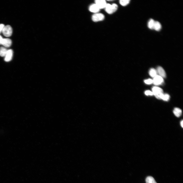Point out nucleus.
Returning a JSON list of instances; mask_svg holds the SVG:
<instances>
[{"label": "nucleus", "instance_id": "15", "mask_svg": "<svg viewBox=\"0 0 183 183\" xmlns=\"http://www.w3.org/2000/svg\"><path fill=\"white\" fill-rule=\"evenodd\" d=\"M155 21L152 19H150L148 23V27L151 29H153Z\"/></svg>", "mask_w": 183, "mask_h": 183}, {"label": "nucleus", "instance_id": "16", "mask_svg": "<svg viewBox=\"0 0 183 183\" xmlns=\"http://www.w3.org/2000/svg\"><path fill=\"white\" fill-rule=\"evenodd\" d=\"M146 183H157L154 179L151 176H149L146 179Z\"/></svg>", "mask_w": 183, "mask_h": 183}, {"label": "nucleus", "instance_id": "2", "mask_svg": "<svg viewBox=\"0 0 183 183\" xmlns=\"http://www.w3.org/2000/svg\"><path fill=\"white\" fill-rule=\"evenodd\" d=\"M105 8L106 11L108 13L111 14L114 13L117 10L118 6L116 4H113L112 5L107 4Z\"/></svg>", "mask_w": 183, "mask_h": 183}, {"label": "nucleus", "instance_id": "5", "mask_svg": "<svg viewBox=\"0 0 183 183\" xmlns=\"http://www.w3.org/2000/svg\"><path fill=\"white\" fill-rule=\"evenodd\" d=\"M153 80V83L156 85L161 84L164 81L163 78L161 76L158 75H157L155 77Z\"/></svg>", "mask_w": 183, "mask_h": 183}, {"label": "nucleus", "instance_id": "3", "mask_svg": "<svg viewBox=\"0 0 183 183\" xmlns=\"http://www.w3.org/2000/svg\"><path fill=\"white\" fill-rule=\"evenodd\" d=\"M2 32L5 36L9 37L11 35L13 30L10 26L7 25L4 27Z\"/></svg>", "mask_w": 183, "mask_h": 183}, {"label": "nucleus", "instance_id": "19", "mask_svg": "<svg viewBox=\"0 0 183 183\" xmlns=\"http://www.w3.org/2000/svg\"><path fill=\"white\" fill-rule=\"evenodd\" d=\"M144 82L146 84H150L153 83V80L151 79H149L144 80Z\"/></svg>", "mask_w": 183, "mask_h": 183}, {"label": "nucleus", "instance_id": "13", "mask_svg": "<svg viewBox=\"0 0 183 183\" xmlns=\"http://www.w3.org/2000/svg\"><path fill=\"white\" fill-rule=\"evenodd\" d=\"M161 25L160 22L157 21H155L153 29L156 31H159L161 28Z\"/></svg>", "mask_w": 183, "mask_h": 183}, {"label": "nucleus", "instance_id": "9", "mask_svg": "<svg viewBox=\"0 0 183 183\" xmlns=\"http://www.w3.org/2000/svg\"><path fill=\"white\" fill-rule=\"evenodd\" d=\"M12 44L11 40L9 39H3L1 44L6 47H10Z\"/></svg>", "mask_w": 183, "mask_h": 183}, {"label": "nucleus", "instance_id": "1", "mask_svg": "<svg viewBox=\"0 0 183 183\" xmlns=\"http://www.w3.org/2000/svg\"><path fill=\"white\" fill-rule=\"evenodd\" d=\"M152 92L156 98L158 99H161L164 94L163 91L161 88L156 87H153L152 88Z\"/></svg>", "mask_w": 183, "mask_h": 183}, {"label": "nucleus", "instance_id": "17", "mask_svg": "<svg viewBox=\"0 0 183 183\" xmlns=\"http://www.w3.org/2000/svg\"><path fill=\"white\" fill-rule=\"evenodd\" d=\"M130 1L129 0H121L120 3L122 6H125L129 4Z\"/></svg>", "mask_w": 183, "mask_h": 183}, {"label": "nucleus", "instance_id": "14", "mask_svg": "<svg viewBox=\"0 0 183 183\" xmlns=\"http://www.w3.org/2000/svg\"><path fill=\"white\" fill-rule=\"evenodd\" d=\"M149 73L150 75L152 77L154 78L157 75V72L156 70L153 68L151 69Z\"/></svg>", "mask_w": 183, "mask_h": 183}, {"label": "nucleus", "instance_id": "20", "mask_svg": "<svg viewBox=\"0 0 183 183\" xmlns=\"http://www.w3.org/2000/svg\"><path fill=\"white\" fill-rule=\"evenodd\" d=\"M145 94L146 95H153L152 92L149 90L146 91L145 92Z\"/></svg>", "mask_w": 183, "mask_h": 183}, {"label": "nucleus", "instance_id": "18", "mask_svg": "<svg viewBox=\"0 0 183 183\" xmlns=\"http://www.w3.org/2000/svg\"><path fill=\"white\" fill-rule=\"evenodd\" d=\"M170 98V96L169 94H164L162 97L161 99L164 101H168L169 100Z\"/></svg>", "mask_w": 183, "mask_h": 183}, {"label": "nucleus", "instance_id": "6", "mask_svg": "<svg viewBox=\"0 0 183 183\" xmlns=\"http://www.w3.org/2000/svg\"><path fill=\"white\" fill-rule=\"evenodd\" d=\"M95 3L100 9L105 8L107 4L105 0H96L95 1Z\"/></svg>", "mask_w": 183, "mask_h": 183}, {"label": "nucleus", "instance_id": "22", "mask_svg": "<svg viewBox=\"0 0 183 183\" xmlns=\"http://www.w3.org/2000/svg\"><path fill=\"white\" fill-rule=\"evenodd\" d=\"M3 39L2 36L0 35V44H1Z\"/></svg>", "mask_w": 183, "mask_h": 183}, {"label": "nucleus", "instance_id": "8", "mask_svg": "<svg viewBox=\"0 0 183 183\" xmlns=\"http://www.w3.org/2000/svg\"><path fill=\"white\" fill-rule=\"evenodd\" d=\"M157 71L160 76L162 78H165L166 74L165 72L164 69L161 66L158 67L157 69Z\"/></svg>", "mask_w": 183, "mask_h": 183}, {"label": "nucleus", "instance_id": "21", "mask_svg": "<svg viewBox=\"0 0 183 183\" xmlns=\"http://www.w3.org/2000/svg\"><path fill=\"white\" fill-rule=\"evenodd\" d=\"M5 26L3 24H0V33L2 32Z\"/></svg>", "mask_w": 183, "mask_h": 183}, {"label": "nucleus", "instance_id": "4", "mask_svg": "<svg viewBox=\"0 0 183 183\" xmlns=\"http://www.w3.org/2000/svg\"><path fill=\"white\" fill-rule=\"evenodd\" d=\"M105 18L104 15L101 13H97L92 16V19L95 22H98L103 20Z\"/></svg>", "mask_w": 183, "mask_h": 183}, {"label": "nucleus", "instance_id": "7", "mask_svg": "<svg viewBox=\"0 0 183 183\" xmlns=\"http://www.w3.org/2000/svg\"><path fill=\"white\" fill-rule=\"evenodd\" d=\"M13 52L11 50H8L5 56L4 60L5 61L8 62L12 60L13 57Z\"/></svg>", "mask_w": 183, "mask_h": 183}, {"label": "nucleus", "instance_id": "12", "mask_svg": "<svg viewBox=\"0 0 183 183\" xmlns=\"http://www.w3.org/2000/svg\"><path fill=\"white\" fill-rule=\"evenodd\" d=\"M7 51V49L4 47H0V56L2 57H5Z\"/></svg>", "mask_w": 183, "mask_h": 183}, {"label": "nucleus", "instance_id": "23", "mask_svg": "<svg viewBox=\"0 0 183 183\" xmlns=\"http://www.w3.org/2000/svg\"><path fill=\"white\" fill-rule=\"evenodd\" d=\"M183 120H182L181 121V126L182 127H183Z\"/></svg>", "mask_w": 183, "mask_h": 183}, {"label": "nucleus", "instance_id": "10", "mask_svg": "<svg viewBox=\"0 0 183 183\" xmlns=\"http://www.w3.org/2000/svg\"><path fill=\"white\" fill-rule=\"evenodd\" d=\"M100 9L95 4H92L89 8L90 11L94 13H97L99 12Z\"/></svg>", "mask_w": 183, "mask_h": 183}, {"label": "nucleus", "instance_id": "11", "mask_svg": "<svg viewBox=\"0 0 183 183\" xmlns=\"http://www.w3.org/2000/svg\"><path fill=\"white\" fill-rule=\"evenodd\" d=\"M173 112L175 116L178 117H180L182 113L181 110L180 108H177L174 109Z\"/></svg>", "mask_w": 183, "mask_h": 183}]
</instances>
